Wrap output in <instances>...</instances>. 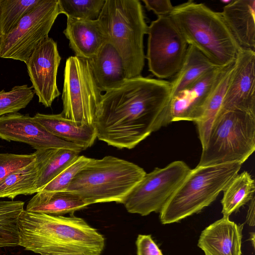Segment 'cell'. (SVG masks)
<instances>
[{"instance_id":"cell-1","label":"cell","mask_w":255,"mask_h":255,"mask_svg":"<svg viewBox=\"0 0 255 255\" xmlns=\"http://www.w3.org/2000/svg\"><path fill=\"white\" fill-rule=\"evenodd\" d=\"M170 81L141 76L128 79L102 95L94 125L97 138L119 149H131L166 126Z\"/></svg>"},{"instance_id":"cell-2","label":"cell","mask_w":255,"mask_h":255,"mask_svg":"<svg viewBox=\"0 0 255 255\" xmlns=\"http://www.w3.org/2000/svg\"><path fill=\"white\" fill-rule=\"evenodd\" d=\"M19 245L41 255H101L105 238L84 219L23 210L18 220Z\"/></svg>"},{"instance_id":"cell-3","label":"cell","mask_w":255,"mask_h":255,"mask_svg":"<svg viewBox=\"0 0 255 255\" xmlns=\"http://www.w3.org/2000/svg\"><path fill=\"white\" fill-rule=\"evenodd\" d=\"M169 15L188 45L214 64L224 67L235 61L241 49L221 12L192 0L174 6Z\"/></svg>"},{"instance_id":"cell-4","label":"cell","mask_w":255,"mask_h":255,"mask_svg":"<svg viewBox=\"0 0 255 255\" xmlns=\"http://www.w3.org/2000/svg\"><path fill=\"white\" fill-rule=\"evenodd\" d=\"M107 41L117 50L128 78L141 76L147 33L142 5L138 0H106L98 18Z\"/></svg>"},{"instance_id":"cell-5","label":"cell","mask_w":255,"mask_h":255,"mask_svg":"<svg viewBox=\"0 0 255 255\" xmlns=\"http://www.w3.org/2000/svg\"><path fill=\"white\" fill-rule=\"evenodd\" d=\"M146 172L138 165L119 157L90 158L66 191L78 195L88 205L122 203Z\"/></svg>"},{"instance_id":"cell-6","label":"cell","mask_w":255,"mask_h":255,"mask_svg":"<svg viewBox=\"0 0 255 255\" xmlns=\"http://www.w3.org/2000/svg\"><path fill=\"white\" fill-rule=\"evenodd\" d=\"M234 162L197 165L190 171L160 212L162 224L178 222L210 205L239 173Z\"/></svg>"},{"instance_id":"cell-7","label":"cell","mask_w":255,"mask_h":255,"mask_svg":"<svg viewBox=\"0 0 255 255\" xmlns=\"http://www.w3.org/2000/svg\"><path fill=\"white\" fill-rule=\"evenodd\" d=\"M255 150V113L219 111L202 147L198 165L238 162L242 164Z\"/></svg>"},{"instance_id":"cell-8","label":"cell","mask_w":255,"mask_h":255,"mask_svg":"<svg viewBox=\"0 0 255 255\" xmlns=\"http://www.w3.org/2000/svg\"><path fill=\"white\" fill-rule=\"evenodd\" d=\"M101 92L89 60L76 56L68 57L64 71L63 116L77 125H94Z\"/></svg>"},{"instance_id":"cell-9","label":"cell","mask_w":255,"mask_h":255,"mask_svg":"<svg viewBox=\"0 0 255 255\" xmlns=\"http://www.w3.org/2000/svg\"><path fill=\"white\" fill-rule=\"evenodd\" d=\"M61 13L59 0H40L12 31L0 38V57L26 63L35 48L48 37Z\"/></svg>"},{"instance_id":"cell-10","label":"cell","mask_w":255,"mask_h":255,"mask_svg":"<svg viewBox=\"0 0 255 255\" xmlns=\"http://www.w3.org/2000/svg\"><path fill=\"white\" fill-rule=\"evenodd\" d=\"M183 161H174L144 175L122 204L132 214L147 216L160 212L190 170Z\"/></svg>"},{"instance_id":"cell-11","label":"cell","mask_w":255,"mask_h":255,"mask_svg":"<svg viewBox=\"0 0 255 255\" xmlns=\"http://www.w3.org/2000/svg\"><path fill=\"white\" fill-rule=\"evenodd\" d=\"M145 58L149 71L159 79L173 77L179 70L188 44L168 15L158 16L148 26Z\"/></svg>"},{"instance_id":"cell-12","label":"cell","mask_w":255,"mask_h":255,"mask_svg":"<svg viewBox=\"0 0 255 255\" xmlns=\"http://www.w3.org/2000/svg\"><path fill=\"white\" fill-rule=\"evenodd\" d=\"M61 60L56 42L48 36L35 48L25 63L34 92L45 108L50 107L60 95L57 75Z\"/></svg>"},{"instance_id":"cell-13","label":"cell","mask_w":255,"mask_h":255,"mask_svg":"<svg viewBox=\"0 0 255 255\" xmlns=\"http://www.w3.org/2000/svg\"><path fill=\"white\" fill-rule=\"evenodd\" d=\"M0 138L26 143L36 150L69 149L81 152L83 148L49 133L33 117L19 113L0 117Z\"/></svg>"},{"instance_id":"cell-14","label":"cell","mask_w":255,"mask_h":255,"mask_svg":"<svg viewBox=\"0 0 255 255\" xmlns=\"http://www.w3.org/2000/svg\"><path fill=\"white\" fill-rule=\"evenodd\" d=\"M255 113V50L241 48L219 111Z\"/></svg>"},{"instance_id":"cell-15","label":"cell","mask_w":255,"mask_h":255,"mask_svg":"<svg viewBox=\"0 0 255 255\" xmlns=\"http://www.w3.org/2000/svg\"><path fill=\"white\" fill-rule=\"evenodd\" d=\"M224 67L209 72L194 84L171 97L166 126L181 121L195 123L201 118L208 98L214 89Z\"/></svg>"},{"instance_id":"cell-16","label":"cell","mask_w":255,"mask_h":255,"mask_svg":"<svg viewBox=\"0 0 255 255\" xmlns=\"http://www.w3.org/2000/svg\"><path fill=\"white\" fill-rule=\"evenodd\" d=\"M243 228L223 216L202 231L198 246L205 255H242Z\"/></svg>"},{"instance_id":"cell-17","label":"cell","mask_w":255,"mask_h":255,"mask_svg":"<svg viewBox=\"0 0 255 255\" xmlns=\"http://www.w3.org/2000/svg\"><path fill=\"white\" fill-rule=\"evenodd\" d=\"M89 60L97 85L101 92L121 86L128 78L124 61L115 48L106 41Z\"/></svg>"},{"instance_id":"cell-18","label":"cell","mask_w":255,"mask_h":255,"mask_svg":"<svg viewBox=\"0 0 255 255\" xmlns=\"http://www.w3.org/2000/svg\"><path fill=\"white\" fill-rule=\"evenodd\" d=\"M221 12L240 47L255 50V0H231Z\"/></svg>"},{"instance_id":"cell-19","label":"cell","mask_w":255,"mask_h":255,"mask_svg":"<svg viewBox=\"0 0 255 255\" xmlns=\"http://www.w3.org/2000/svg\"><path fill=\"white\" fill-rule=\"evenodd\" d=\"M55 149L36 150V157L32 162L6 176L0 182V198L13 200L18 195L36 193V185L40 172Z\"/></svg>"},{"instance_id":"cell-20","label":"cell","mask_w":255,"mask_h":255,"mask_svg":"<svg viewBox=\"0 0 255 255\" xmlns=\"http://www.w3.org/2000/svg\"><path fill=\"white\" fill-rule=\"evenodd\" d=\"M63 33L75 56L86 59L93 57L107 41L98 19L67 17Z\"/></svg>"},{"instance_id":"cell-21","label":"cell","mask_w":255,"mask_h":255,"mask_svg":"<svg viewBox=\"0 0 255 255\" xmlns=\"http://www.w3.org/2000/svg\"><path fill=\"white\" fill-rule=\"evenodd\" d=\"M34 118L49 133L86 150L92 146L97 138L94 125H77L60 113L44 114L37 113Z\"/></svg>"},{"instance_id":"cell-22","label":"cell","mask_w":255,"mask_h":255,"mask_svg":"<svg viewBox=\"0 0 255 255\" xmlns=\"http://www.w3.org/2000/svg\"><path fill=\"white\" fill-rule=\"evenodd\" d=\"M88 205L76 194L67 191L41 190L29 201L26 211L51 216L73 215Z\"/></svg>"},{"instance_id":"cell-23","label":"cell","mask_w":255,"mask_h":255,"mask_svg":"<svg viewBox=\"0 0 255 255\" xmlns=\"http://www.w3.org/2000/svg\"><path fill=\"white\" fill-rule=\"evenodd\" d=\"M219 67L198 49L188 45L187 53L178 72L170 81L171 97L196 82L209 72Z\"/></svg>"},{"instance_id":"cell-24","label":"cell","mask_w":255,"mask_h":255,"mask_svg":"<svg viewBox=\"0 0 255 255\" xmlns=\"http://www.w3.org/2000/svg\"><path fill=\"white\" fill-rule=\"evenodd\" d=\"M235 66V61L224 66L207 99L201 118L195 123L202 147L206 143L212 124L219 112Z\"/></svg>"},{"instance_id":"cell-25","label":"cell","mask_w":255,"mask_h":255,"mask_svg":"<svg viewBox=\"0 0 255 255\" xmlns=\"http://www.w3.org/2000/svg\"><path fill=\"white\" fill-rule=\"evenodd\" d=\"M255 182L251 175L247 171L237 174L223 191L221 200L223 216L229 217L238 211L255 197Z\"/></svg>"},{"instance_id":"cell-26","label":"cell","mask_w":255,"mask_h":255,"mask_svg":"<svg viewBox=\"0 0 255 255\" xmlns=\"http://www.w3.org/2000/svg\"><path fill=\"white\" fill-rule=\"evenodd\" d=\"M24 205L21 201L0 200V248L19 245L18 220Z\"/></svg>"},{"instance_id":"cell-27","label":"cell","mask_w":255,"mask_h":255,"mask_svg":"<svg viewBox=\"0 0 255 255\" xmlns=\"http://www.w3.org/2000/svg\"><path fill=\"white\" fill-rule=\"evenodd\" d=\"M40 0H1L0 4V37L12 31L21 19Z\"/></svg>"},{"instance_id":"cell-28","label":"cell","mask_w":255,"mask_h":255,"mask_svg":"<svg viewBox=\"0 0 255 255\" xmlns=\"http://www.w3.org/2000/svg\"><path fill=\"white\" fill-rule=\"evenodd\" d=\"M80 152L69 149H56L40 172L36 185V193L41 191L79 156Z\"/></svg>"},{"instance_id":"cell-29","label":"cell","mask_w":255,"mask_h":255,"mask_svg":"<svg viewBox=\"0 0 255 255\" xmlns=\"http://www.w3.org/2000/svg\"><path fill=\"white\" fill-rule=\"evenodd\" d=\"M106 0H59L61 13L67 17L95 20L98 19Z\"/></svg>"},{"instance_id":"cell-30","label":"cell","mask_w":255,"mask_h":255,"mask_svg":"<svg viewBox=\"0 0 255 255\" xmlns=\"http://www.w3.org/2000/svg\"><path fill=\"white\" fill-rule=\"evenodd\" d=\"M34 94L32 86L26 84L15 86L9 91H0V117L25 108L32 100Z\"/></svg>"},{"instance_id":"cell-31","label":"cell","mask_w":255,"mask_h":255,"mask_svg":"<svg viewBox=\"0 0 255 255\" xmlns=\"http://www.w3.org/2000/svg\"><path fill=\"white\" fill-rule=\"evenodd\" d=\"M90 158L79 155L69 166L41 190L46 191H65L77 174L89 162Z\"/></svg>"},{"instance_id":"cell-32","label":"cell","mask_w":255,"mask_h":255,"mask_svg":"<svg viewBox=\"0 0 255 255\" xmlns=\"http://www.w3.org/2000/svg\"><path fill=\"white\" fill-rule=\"evenodd\" d=\"M35 152L29 154L0 153V182L10 173L21 169L35 158Z\"/></svg>"},{"instance_id":"cell-33","label":"cell","mask_w":255,"mask_h":255,"mask_svg":"<svg viewBox=\"0 0 255 255\" xmlns=\"http://www.w3.org/2000/svg\"><path fill=\"white\" fill-rule=\"evenodd\" d=\"M135 244L137 255H163L149 235H138Z\"/></svg>"},{"instance_id":"cell-34","label":"cell","mask_w":255,"mask_h":255,"mask_svg":"<svg viewBox=\"0 0 255 255\" xmlns=\"http://www.w3.org/2000/svg\"><path fill=\"white\" fill-rule=\"evenodd\" d=\"M148 10H152L158 16L168 15L174 6L169 0H143Z\"/></svg>"},{"instance_id":"cell-35","label":"cell","mask_w":255,"mask_h":255,"mask_svg":"<svg viewBox=\"0 0 255 255\" xmlns=\"http://www.w3.org/2000/svg\"><path fill=\"white\" fill-rule=\"evenodd\" d=\"M249 204V209L247 216V221L248 225L250 226L255 225V197H254L250 202Z\"/></svg>"},{"instance_id":"cell-36","label":"cell","mask_w":255,"mask_h":255,"mask_svg":"<svg viewBox=\"0 0 255 255\" xmlns=\"http://www.w3.org/2000/svg\"><path fill=\"white\" fill-rule=\"evenodd\" d=\"M76 255L58 254V255Z\"/></svg>"},{"instance_id":"cell-37","label":"cell","mask_w":255,"mask_h":255,"mask_svg":"<svg viewBox=\"0 0 255 255\" xmlns=\"http://www.w3.org/2000/svg\"><path fill=\"white\" fill-rule=\"evenodd\" d=\"M0 2H1V0H0Z\"/></svg>"}]
</instances>
